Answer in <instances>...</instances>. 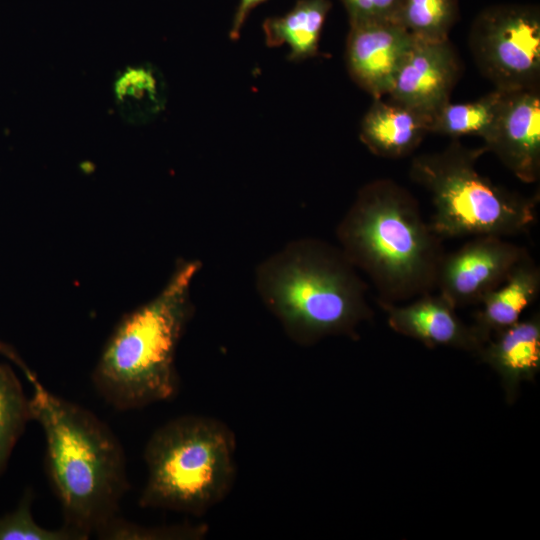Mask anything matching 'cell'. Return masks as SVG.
I'll return each mask as SVG.
<instances>
[{
	"label": "cell",
	"instance_id": "cell-1",
	"mask_svg": "<svg viewBox=\"0 0 540 540\" xmlns=\"http://www.w3.org/2000/svg\"><path fill=\"white\" fill-rule=\"evenodd\" d=\"M32 420L45 438L44 466L63 525L90 538L115 516L129 489L123 447L88 409L31 382Z\"/></svg>",
	"mask_w": 540,
	"mask_h": 540
},
{
	"label": "cell",
	"instance_id": "cell-2",
	"mask_svg": "<svg viewBox=\"0 0 540 540\" xmlns=\"http://www.w3.org/2000/svg\"><path fill=\"white\" fill-rule=\"evenodd\" d=\"M343 254L361 268L381 303L419 297L436 288L444 250L414 197L390 180L363 187L337 230Z\"/></svg>",
	"mask_w": 540,
	"mask_h": 540
},
{
	"label": "cell",
	"instance_id": "cell-3",
	"mask_svg": "<svg viewBox=\"0 0 540 540\" xmlns=\"http://www.w3.org/2000/svg\"><path fill=\"white\" fill-rule=\"evenodd\" d=\"M198 270L196 261L180 263L164 288L111 332L91 379L114 409H140L177 394L176 351L192 315L190 288Z\"/></svg>",
	"mask_w": 540,
	"mask_h": 540
},
{
	"label": "cell",
	"instance_id": "cell-4",
	"mask_svg": "<svg viewBox=\"0 0 540 540\" xmlns=\"http://www.w3.org/2000/svg\"><path fill=\"white\" fill-rule=\"evenodd\" d=\"M259 279L270 309L302 344L353 335L372 314L353 265L320 242L300 243L281 253L263 266Z\"/></svg>",
	"mask_w": 540,
	"mask_h": 540
},
{
	"label": "cell",
	"instance_id": "cell-5",
	"mask_svg": "<svg viewBox=\"0 0 540 540\" xmlns=\"http://www.w3.org/2000/svg\"><path fill=\"white\" fill-rule=\"evenodd\" d=\"M234 452V434L219 420L184 415L168 421L145 446L147 479L139 506L205 513L232 487Z\"/></svg>",
	"mask_w": 540,
	"mask_h": 540
},
{
	"label": "cell",
	"instance_id": "cell-6",
	"mask_svg": "<svg viewBox=\"0 0 540 540\" xmlns=\"http://www.w3.org/2000/svg\"><path fill=\"white\" fill-rule=\"evenodd\" d=\"M484 152V147L468 149L453 141L411 163L410 177L430 194L434 212L429 224L441 239L512 236L535 222L538 197L511 192L481 175L476 161Z\"/></svg>",
	"mask_w": 540,
	"mask_h": 540
},
{
	"label": "cell",
	"instance_id": "cell-7",
	"mask_svg": "<svg viewBox=\"0 0 540 540\" xmlns=\"http://www.w3.org/2000/svg\"><path fill=\"white\" fill-rule=\"evenodd\" d=\"M470 46L496 89H535L540 76V16L534 7L494 6L475 20Z\"/></svg>",
	"mask_w": 540,
	"mask_h": 540
},
{
	"label": "cell",
	"instance_id": "cell-8",
	"mask_svg": "<svg viewBox=\"0 0 540 540\" xmlns=\"http://www.w3.org/2000/svg\"><path fill=\"white\" fill-rule=\"evenodd\" d=\"M526 253L504 237L475 236L458 250L444 254L436 287L456 308L479 304L506 279Z\"/></svg>",
	"mask_w": 540,
	"mask_h": 540
},
{
	"label": "cell",
	"instance_id": "cell-9",
	"mask_svg": "<svg viewBox=\"0 0 540 540\" xmlns=\"http://www.w3.org/2000/svg\"><path fill=\"white\" fill-rule=\"evenodd\" d=\"M415 38L398 22L354 21L346 45V62L353 80L380 99L389 93Z\"/></svg>",
	"mask_w": 540,
	"mask_h": 540
},
{
	"label": "cell",
	"instance_id": "cell-10",
	"mask_svg": "<svg viewBox=\"0 0 540 540\" xmlns=\"http://www.w3.org/2000/svg\"><path fill=\"white\" fill-rule=\"evenodd\" d=\"M486 151L525 183L536 182L540 174V94L539 89L505 91Z\"/></svg>",
	"mask_w": 540,
	"mask_h": 540
},
{
	"label": "cell",
	"instance_id": "cell-11",
	"mask_svg": "<svg viewBox=\"0 0 540 540\" xmlns=\"http://www.w3.org/2000/svg\"><path fill=\"white\" fill-rule=\"evenodd\" d=\"M459 69L457 54L449 39L415 38L388 95L393 102L433 117L450 101Z\"/></svg>",
	"mask_w": 540,
	"mask_h": 540
},
{
	"label": "cell",
	"instance_id": "cell-12",
	"mask_svg": "<svg viewBox=\"0 0 540 540\" xmlns=\"http://www.w3.org/2000/svg\"><path fill=\"white\" fill-rule=\"evenodd\" d=\"M391 329L427 347H452L479 353L484 346L472 326L457 316L456 307L442 294L431 292L403 306L381 303Z\"/></svg>",
	"mask_w": 540,
	"mask_h": 540
},
{
	"label": "cell",
	"instance_id": "cell-13",
	"mask_svg": "<svg viewBox=\"0 0 540 540\" xmlns=\"http://www.w3.org/2000/svg\"><path fill=\"white\" fill-rule=\"evenodd\" d=\"M478 354L498 373L506 400L513 403L520 383L532 381L540 370L539 313L492 336Z\"/></svg>",
	"mask_w": 540,
	"mask_h": 540
},
{
	"label": "cell",
	"instance_id": "cell-14",
	"mask_svg": "<svg viewBox=\"0 0 540 540\" xmlns=\"http://www.w3.org/2000/svg\"><path fill=\"white\" fill-rule=\"evenodd\" d=\"M540 292V269L528 252L506 279L479 302L480 310L472 326L484 345L492 336L520 320L522 313Z\"/></svg>",
	"mask_w": 540,
	"mask_h": 540
},
{
	"label": "cell",
	"instance_id": "cell-15",
	"mask_svg": "<svg viewBox=\"0 0 540 540\" xmlns=\"http://www.w3.org/2000/svg\"><path fill=\"white\" fill-rule=\"evenodd\" d=\"M433 117L396 102L375 99L361 123L360 138L375 155L401 158L431 132Z\"/></svg>",
	"mask_w": 540,
	"mask_h": 540
},
{
	"label": "cell",
	"instance_id": "cell-16",
	"mask_svg": "<svg viewBox=\"0 0 540 540\" xmlns=\"http://www.w3.org/2000/svg\"><path fill=\"white\" fill-rule=\"evenodd\" d=\"M111 95L119 119L141 126L164 109L166 90L159 71L148 63H134L119 69L113 78Z\"/></svg>",
	"mask_w": 540,
	"mask_h": 540
},
{
	"label": "cell",
	"instance_id": "cell-17",
	"mask_svg": "<svg viewBox=\"0 0 540 540\" xmlns=\"http://www.w3.org/2000/svg\"><path fill=\"white\" fill-rule=\"evenodd\" d=\"M330 7L328 0H298L285 15L267 18L263 23L267 45H288L289 59L294 61L315 56Z\"/></svg>",
	"mask_w": 540,
	"mask_h": 540
},
{
	"label": "cell",
	"instance_id": "cell-18",
	"mask_svg": "<svg viewBox=\"0 0 540 540\" xmlns=\"http://www.w3.org/2000/svg\"><path fill=\"white\" fill-rule=\"evenodd\" d=\"M505 91L495 89L468 103H446L434 116L431 132L460 137L475 135L485 140L496 121Z\"/></svg>",
	"mask_w": 540,
	"mask_h": 540
},
{
	"label": "cell",
	"instance_id": "cell-19",
	"mask_svg": "<svg viewBox=\"0 0 540 540\" xmlns=\"http://www.w3.org/2000/svg\"><path fill=\"white\" fill-rule=\"evenodd\" d=\"M29 421V398L14 370L0 362V476Z\"/></svg>",
	"mask_w": 540,
	"mask_h": 540
},
{
	"label": "cell",
	"instance_id": "cell-20",
	"mask_svg": "<svg viewBox=\"0 0 540 540\" xmlns=\"http://www.w3.org/2000/svg\"><path fill=\"white\" fill-rule=\"evenodd\" d=\"M456 16V0H401L396 22L416 39L442 41Z\"/></svg>",
	"mask_w": 540,
	"mask_h": 540
},
{
	"label": "cell",
	"instance_id": "cell-21",
	"mask_svg": "<svg viewBox=\"0 0 540 540\" xmlns=\"http://www.w3.org/2000/svg\"><path fill=\"white\" fill-rule=\"evenodd\" d=\"M33 493L26 489L15 509L0 516V540H86L80 532L65 525L48 529L32 515Z\"/></svg>",
	"mask_w": 540,
	"mask_h": 540
},
{
	"label": "cell",
	"instance_id": "cell-22",
	"mask_svg": "<svg viewBox=\"0 0 540 540\" xmlns=\"http://www.w3.org/2000/svg\"><path fill=\"white\" fill-rule=\"evenodd\" d=\"M205 524H176L169 526L148 527L115 516L95 535L108 540H195L206 536Z\"/></svg>",
	"mask_w": 540,
	"mask_h": 540
},
{
	"label": "cell",
	"instance_id": "cell-23",
	"mask_svg": "<svg viewBox=\"0 0 540 540\" xmlns=\"http://www.w3.org/2000/svg\"><path fill=\"white\" fill-rule=\"evenodd\" d=\"M354 21H396L401 0H342Z\"/></svg>",
	"mask_w": 540,
	"mask_h": 540
},
{
	"label": "cell",
	"instance_id": "cell-24",
	"mask_svg": "<svg viewBox=\"0 0 540 540\" xmlns=\"http://www.w3.org/2000/svg\"><path fill=\"white\" fill-rule=\"evenodd\" d=\"M266 0H240L238 8L235 12L233 23L230 29L229 36L231 39H238L245 20L249 13L257 5L263 3Z\"/></svg>",
	"mask_w": 540,
	"mask_h": 540
},
{
	"label": "cell",
	"instance_id": "cell-25",
	"mask_svg": "<svg viewBox=\"0 0 540 540\" xmlns=\"http://www.w3.org/2000/svg\"><path fill=\"white\" fill-rule=\"evenodd\" d=\"M0 355L5 357L7 360L11 361L18 368H20V370L23 372L26 378L30 381V383L37 379V376L35 375V373L28 367V365L20 357L17 351L13 347H11L10 345H8L7 343L1 340H0Z\"/></svg>",
	"mask_w": 540,
	"mask_h": 540
}]
</instances>
